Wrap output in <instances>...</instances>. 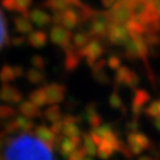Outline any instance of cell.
I'll use <instances>...</instances> for the list:
<instances>
[{"label": "cell", "mask_w": 160, "mask_h": 160, "mask_svg": "<svg viewBox=\"0 0 160 160\" xmlns=\"http://www.w3.org/2000/svg\"><path fill=\"white\" fill-rule=\"evenodd\" d=\"M6 160H52V157L40 140L30 135H22L10 143Z\"/></svg>", "instance_id": "obj_1"}, {"label": "cell", "mask_w": 160, "mask_h": 160, "mask_svg": "<svg viewBox=\"0 0 160 160\" xmlns=\"http://www.w3.org/2000/svg\"><path fill=\"white\" fill-rule=\"evenodd\" d=\"M6 38H7V28H6L5 17L0 10V49L5 44Z\"/></svg>", "instance_id": "obj_2"}, {"label": "cell", "mask_w": 160, "mask_h": 160, "mask_svg": "<svg viewBox=\"0 0 160 160\" xmlns=\"http://www.w3.org/2000/svg\"><path fill=\"white\" fill-rule=\"evenodd\" d=\"M159 118H158V120H157V127L160 129V102H159Z\"/></svg>", "instance_id": "obj_3"}]
</instances>
